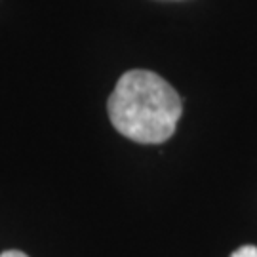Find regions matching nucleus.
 Masks as SVG:
<instances>
[{"mask_svg": "<svg viewBox=\"0 0 257 257\" xmlns=\"http://www.w3.org/2000/svg\"><path fill=\"white\" fill-rule=\"evenodd\" d=\"M109 118L116 132L136 143H162L174 136L183 103L162 76L145 69L122 74L110 93Z\"/></svg>", "mask_w": 257, "mask_h": 257, "instance_id": "nucleus-1", "label": "nucleus"}, {"mask_svg": "<svg viewBox=\"0 0 257 257\" xmlns=\"http://www.w3.org/2000/svg\"><path fill=\"white\" fill-rule=\"evenodd\" d=\"M230 257H257V248L255 246H242Z\"/></svg>", "mask_w": 257, "mask_h": 257, "instance_id": "nucleus-2", "label": "nucleus"}, {"mask_svg": "<svg viewBox=\"0 0 257 257\" xmlns=\"http://www.w3.org/2000/svg\"><path fill=\"white\" fill-rule=\"evenodd\" d=\"M0 257H29V255H25L23 251H18V249H8V251L0 253Z\"/></svg>", "mask_w": 257, "mask_h": 257, "instance_id": "nucleus-3", "label": "nucleus"}]
</instances>
